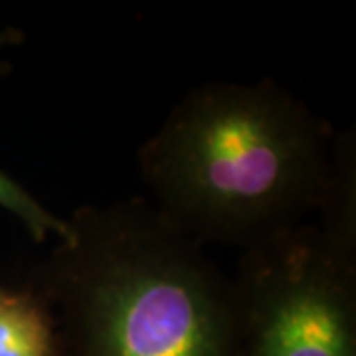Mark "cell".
<instances>
[{
    "instance_id": "1",
    "label": "cell",
    "mask_w": 356,
    "mask_h": 356,
    "mask_svg": "<svg viewBox=\"0 0 356 356\" xmlns=\"http://www.w3.org/2000/svg\"><path fill=\"white\" fill-rule=\"evenodd\" d=\"M331 125L273 79L192 89L139 151L149 202L196 243L242 252L321 212Z\"/></svg>"
},
{
    "instance_id": "2",
    "label": "cell",
    "mask_w": 356,
    "mask_h": 356,
    "mask_svg": "<svg viewBox=\"0 0 356 356\" xmlns=\"http://www.w3.org/2000/svg\"><path fill=\"white\" fill-rule=\"evenodd\" d=\"M67 222L36 289L58 356H232L229 280L149 200L88 204Z\"/></svg>"
},
{
    "instance_id": "5",
    "label": "cell",
    "mask_w": 356,
    "mask_h": 356,
    "mask_svg": "<svg viewBox=\"0 0 356 356\" xmlns=\"http://www.w3.org/2000/svg\"><path fill=\"white\" fill-rule=\"evenodd\" d=\"M0 208L22 224L34 242L44 243L50 238L64 242L72 236L67 218L56 216L4 170H0Z\"/></svg>"
},
{
    "instance_id": "4",
    "label": "cell",
    "mask_w": 356,
    "mask_h": 356,
    "mask_svg": "<svg viewBox=\"0 0 356 356\" xmlns=\"http://www.w3.org/2000/svg\"><path fill=\"white\" fill-rule=\"evenodd\" d=\"M0 356H58L56 323L36 289L0 287Z\"/></svg>"
},
{
    "instance_id": "6",
    "label": "cell",
    "mask_w": 356,
    "mask_h": 356,
    "mask_svg": "<svg viewBox=\"0 0 356 356\" xmlns=\"http://www.w3.org/2000/svg\"><path fill=\"white\" fill-rule=\"evenodd\" d=\"M18 42H22V34L20 32H16V30H0V50L6 48V46H14ZM2 70H4V65L0 62V72Z\"/></svg>"
},
{
    "instance_id": "3",
    "label": "cell",
    "mask_w": 356,
    "mask_h": 356,
    "mask_svg": "<svg viewBox=\"0 0 356 356\" xmlns=\"http://www.w3.org/2000/svg\"><path fill=\"white\" fill-rule=\"evenodd\" d=\"M232 356H356V243L301 224L242 252Z\"/></svg>"
}]
</instances>
